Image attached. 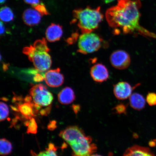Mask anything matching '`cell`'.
Returning a JSON list of instances; mask_svg holds the SVG:
<instances>
[{"instance_id":"obj_18","label":"cell","mask_w":156,"mask_h":156,"mask_svg":"<svg viewBox=\"0 0 156 156\" xmlns=\"http://www.w3.org/2000/svg\"><path fill=\"white\" fill-rule=\"evenodd\" d=\"M0 154L2 156L9 155L11 153L12 146L11 142L5 138H1L0 141Z\"/></svg>"},{"instance_id":"obj_1","label":"cell","mask_w":156,"mask_h":156,"mask_svg":"<svg viewBox=\"0 0 156 156\" xmlns=\"http://www.w3.org/2000/svg\"><path fill=\"white\" fill-rule=\"evenodd\" d=\"M140 0H119L116 5L107 10L106 20L115 34H139L156 39V34L143 28L140 24Z\"/></svg>"},{"instance_id":"obj_4","label":"cell","mask_w":156,"mask_h":156,"mask_svg":"<svg viewBox=\"0 0 156 156\" xmlns=\"http://www.w3.org/2000/svg\"><path fill=\"white\" fill-rule=\"evenodd\" d=\"M29 95L38 114L47 115L51 109L54 97L46 86L42 84L33 86L29 90Z\"/></svg>"},{"instance_id":"obj_22","label":"cell","mask_w":156,"mask_h":156,"mask_svg":"<svg viewBox=\"0 0 156 156\" xmlns=\"http://www.w3.org/2000/svg\"><path fill=\"white\" fill-rule=\"evenodd\" d=\"M34 9L38 11L42 16L49 15L47 9L43 3H41L39 4L32 6Z\"/></svg>"},{"instance_id":"obj_26","label":"cell","mask_w":156,"mask_h":156,"mask_svg":"<svg viewBox=\"0 0 156 156\" xmlns=\"http://www.w3.org/2000/svg\"><path fill=\"white\" fill-rule=\"evenodd\" d=\"M25 2L28 4L32 5V6L40 3V0H24Z\"/></svg>"},{"instance_id":"obj_31","label":"cell","mask_w":156,"mask_h":156,"mask_svg":"<svg viewBox=\"0 0 156 156\" xmlns=\"http://www.w3.org/2000/svg\"><path fill=\"white\" fill-rule=\"evenodd\" d=\"M105 3H108L112 2V1H114V0H103Z\"/></svg>"},{"instance_id":"obj_32","label":"cell","mask_w":156,"mask_h":156,"mask_svg":"<svg viewBox=\"0 0 156 156\" xmlns=\"http://www.w3.org/2000/svg\"><path fill=\"white\" fill-rule=\"evenodd\" d=\"M154 142H151V145H156V140H154Z\"/></svg>"},{"instance_id":"obj_23","label":"cell","mask_w":156,"mask_h":156,"mask_svg":"<svg viewBox=\"0 0 156 156\" xmlns=\"http://www.w3.org/2000/svg\"><path fill=\"white\" fill-rule=\"evenodd\" d=\"M146 101L150 106H153L156 105V93H149L146 97Z\"/></svg>"},{"instance_id":"obj_27","label":"cell","mask_w":156,"mask_h":156,"mask_svg":"<svg viewBox=\"0 0 156 156\" xmlns=\"http://www.w3.org/2000/svg\"><path fill=\"white\" fill-rule=\"evenodd\" d=\"M78 34H76V33L74 34L73 35H72L71 37L67 39V42L68 43V44H73L74 42L73 40L76 41V40Z\"/></svg>"},{"instance_id":"obj_7","label":"cell","mask_w":156,"mask_h":156,"mask_svg":"<svg viewBox=\"0 0 156 156\" xmlns=\"http://www.w3.org/2000/svg\"><path fill=\"white\" fill-rule=\"evenodd\" d=\"M13 101L15 103L16 106H12V108L15 112L20 113L21 118L24 120H30L38 114L30 95H27L24 98L21 96L15 95Z\"/></svg>"},{"instance_id":"obj_9","label":"cell","mask_w":156,"mask_h":156,"mask_svg":"<svg viewBox=\"0 0 156 156\" xmlns=\"http://www.w3.org/2000/svg\"><path fill=\"white\" fill-rule=\"evenodd\" d=\"M45 82L49 87H57L63 85L64 77L63 74L60 73L59 68L50 70L44 75Z\"/></svg>"},{"instance_id":"obj_20","label":"cell","mask_w":156,"mask_h":156,"mask_svg":"<svg viewBox=\"0 0 156 156\" xmlns=\"http://www.w3.org/2000/svg\"><path fill=\"white\" fill-rule=\"evenodd\" d=\"M24 125L27 127V133L36 134L37 133L38 126L34 118L26 120L24 122Z\"/></svg>"},{"instance_id":"obj_34","label":"cell","mask_w":156,"mask_h":156,"mask_svg":"<svg viewBox=\"0 0 156 156\" xmlns=\"http://www.w3.org/2000/svg\"><path fill=\"white\" fill-rule=\"evenodd\" d=\"M90 156H101V155H98V154H93L91 155Z\"/></svg>"},{"instance_id":"obj_30","label":"cell","mask_w":156,"mask_h":156,"mask_svg":"<svg viewBox=\"0 0 156 156\" xmlns=\"http://www.w3.org/2000/svg\"><path fill=\"white\" fill-rule=\"evenodd\" d=\"M9 68V64H4L3 66V69L4 71H6Z\"/></svg>"},{"instance_id":"obj_13","label":"cell","mask_w":156,"mask_h":156,"mask_svg":"<svg viewBox=\"0 0 156 156\" xmlns=\"http://www.w3.org/2000/svg\"><path fill=\"white\" fill-rule=\"evenodd\" d=\"M63 34L62 26L59 24L52 23L46 29V38L49 42H55L60 40Z\"/></svg>"},{"instance_id":"obj_19","label":"cell","mask_w":156,"mask_h":156,"mask_svg":"<svg viewBox=\"0 0 156 156\" xmlns=\"http://www.w3.org/2000/svg\"><path fill=\"white\" fill-rule=\"evenodd\" d=\"M0 16L1 21L5 22H9L14 19V14L11 9L8 7L1 8L0 11Z\"/></svg>"},{"instance_id":"obj_16","label":"cell","mask_w":156,"mask_h":156,"mask_svg":"<svg viewBox=\"0 0 156 156\" xmlns=\"http://www.w3.org/2000/svg\"><path fill=\"white\" fill-rule=\"evenodd\" d=\"M130 106L134 110H140L145 107L146 101L142 95L138 93L132 94L129 97Z\"/></svg>"},{"instance_id":"obj_12","label":"cell","mask_w":156,"mask_h":156,"mask_svg":"<svg viewBox=\"0 0 156 156\" xmlns=\"http://www.w3.org/2000/svg\"><path fill=\"white\" fill-rule=\"evenodd\" d=\"M42 16L36 10L29 9L24 11L22 17L25 24L29 27H33L40 23Z\"/></svg>"},{"instance_id":"obj_6","label":"cell","mask_w":156,"mask_h":156,"mask_svg":"<svg viewBox=\"0 0 156 156\" xmlns=\"http://www.w3.org/2000/svg\"><path fill=\"white\" fill-rule=\"evenodd\" d=\"M103 41V39L94 33L83 34L78 41L77 51L83 54L93 53L102 47Z\"/></svg>"},{"instance_id":"obj_17","label":"cell","mask_w":156,"mask_h":156,"mask_svg":"<svg viewBox=\"0 0 156 156\" xmlns=\"http://www.w3.org/2000/svg\"><path fill=\"white\" fill-rule=\"evenodd\" d=\"M58 148L53 143H50L48 148L44 151H42L37 154L34 151H31V154L32 156H58L56 151Z\"/></svg>"},{"instance_id":"obj_14","label":"cell","mask_w":156,"mask_h":156,"mask_svg":"<svg viewBox=\"0 0 156 156\" xmlns=\"http://www.w3.org/2000/svg\"><path fill=\"white\" fill-rule=\"evenodd\" d=\"M76 96L71 88L66 87L60 91L58 94V100L61 104L68 105L71 104L75 100Z\"/></svg>"},{"instance_id":"obj_3","label":"cell","mask_w":156,"mask_h":156,"mask_svg":"<svg viewBox=\"0 0 156 156\" xmlns=\"http://www.w3.org/2000/svg\"><path fill=\"white\" fill-rule=\"evenodd\" d=\"M73 15L75 19L73 22H77L82 34L92 32L98 28L103 18L100 7L75 9L73 11Z\"/></svg>"},{"instance_id":"obj_29","label":"cell","mask_w":156,"mask_h":156,"mask_svg":"<svg viewBox=\"0 0 156 156\" xmlns=\"http://www.w3.org/2000/svg\"><path fill=\"white\" fill-rule=\"evenodd\" d=\"M48 127L49 129L51 130L54 129L56 127L55 122H52L49 125Z\"/></svg>"},{"instance_id":"obj_10","label":"cell","mask_w":156,"mask_h":156,"mask_svg":"<svg viewBox=\"0 0 156 156\" xmlns=\"http://www.w3.org/2000/svg\"><path fill=\"white\" fill-rule=\"evenodd\" d=\"M138 85L133 87L129 83L126 82H120L114 85L113 91L115 96L119 100L127 99L131 96L134 88Z\"/></svg>"},{"instance_id":"obj_25","label":"cell","mask_w":156,"mask_h":156,"mask_svg":"<svg viewBox=\"0 0 156 156\" xmlns=\"http://www.w3.org/2000/svg\"><path fill=\"white\" fill-rule=\"evenodd\" d=\"M44 80V75H43L42 74L39 73H36L35 74L34 77V80L36 82H39L42 81Z\"/></svg>"},{"instance_id":"obj_33","label":"cell","mask_w":156,"mask_h":156,"mask_svg":"<svg viewBox=\"0 0 156 156\" xmlns=\"http://www.w3.org/2000/svg\"><path fill=\"white\" fill-rule=\"evenodd\" d=\"M6 0H1V1H0V2H1V4H3L5 2V1Z\"/></svg>"},{"instance_id":"obj_5","label":"cell","mask_w":156,"mask_h":156,"mask_svg":"<svg viewBox=\"0 0 156 156\" xmlns=\"http://www.w3.org/2000/svg\"><path fill=\"white\" fill-rule=\"evenodd\" d=\"M23 52L28 56L37 71L44 72L51 67V58L48 52L37 48L31 45L23 48Z\"/></svg>"},{"instance_id":"obj_11","label":"cell","mask_w":156,"mask_h":156,"mask_svg":"<svg viewBox=\"0 0 156 156\" xmlns=\"http://www.w3.org/2000/svg\"><path fill=\"white\" fill-rule=\"evenodd\" d=\"M90 74L93 80L99 83L106 81L109 77L108 69L101 63H97L93 66L90 69Z\"/></svg>"},{"instance_id":"obj_21","label":"cell","mask_w":156,"mask_h":156,"mask_svg":"<svg viewBox=\"0 0 156 156\" xmlns=\"http://www.w3.org/2000/svg\"><path fill=\"white\" fill-rule=\"evenodd\" d=\"M0 109H1V122L4 121L9 116V111L8 106L4 102H1L0 103Z\"/></svg>"},{"instance_id":"obj_2","label":"cell","mask_w":156,"mask_h":156,"mask_svg":"<svg viewBox=\"0 0 156 156\" xmlns=\"http://www.w3.org/2000/svg\"><path fill=\"white\" fill-rule=\"evenodd\" d=\"M59 136L71 146L73 156H90L97 151V146L92 138L76 126L67 127Z\"/></svg>"},{"instance_id":"obj_15","label":"cell","mask_w":156,"mask_h":156,"mask_svg":"<svg viewBox=\"0 0 156 156\" xmlns=\"http://www.w3.org/2000/svg\"><path fill=\"white\" fill-rule=\"evenodd\" d=\"M123 156H155L149 148L134 145L128 148Z\"/></svg>"},{"instance_id":"obj_28","label":"cell","mask_w":156,"mask_h":156,"mask_svg":"<svg viewBox=\"0 0 156 156\" xmlns=\"http://www.w3.org/2000/svg\"><path fill=\"white\" fill-rule=\"evenodd\" d=\"M1 35L3 34L5 32V28L4 25L2 21H1Z\"/></svg>"},{"instance_id":"obj_8","label":"cell","mask_w":156,"mask_h":156,"mask_svg":"<svg viewBox=\"0 0 156 156\" xmlns=\"http://www.w3.org/2000/svg\"><path fill=\"white\" fill-rule=\"evenodd\" d=\"M110 62L116 69L122 70L129 66L131 59L129 55L122 50H117L112 52L110 56Z\"/></svg>"},{"instance_id":"obj_24","label":"cell","mask_w":156,"mask_h":156,"mask_svg":"<svg viewBox=\"0 0 156 156\" xmlns=\"http://www.w3.org/2000/svg\"><path fill=\"white\" fill-rule=\"evenodd\" d=\"M116 112L119 114H124L126 112V106L122 104H119L115 107Z\"/></svg>"}]
</instances>
